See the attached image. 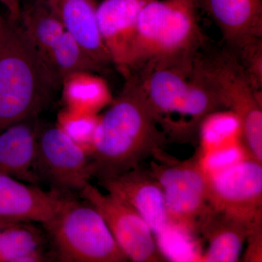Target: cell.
I'll list each match as a JSON object with an SVG mask.
<instances>
[{
	"label": "cell",
	"instance_id": "cell-18",
	"mask_svg": "<svg viewBox=\"0 0 262 262\" xmlns=\"http://www.w3.org/2000/svg\"><path fill=\"white\" fill-rule=\"evenodd\" d=\"M61 86L65 108L75 111L98 115L114 100L107 82L94 72H75L65 77Z\"/></svg>",
	"mask_w": 262,
	"mask_h": 262
},
{
	"label": "cell",
	"instance_id": "cell-22",
	"mask_svg": "<svg viewBox=\"0 0 262 262\" xmlns=\"http://www.w3.org/2000/svg\"><path fill=\"white\" fill-rule=\"evenodd\" d=\"M45 59L61 85L65 77L75 72H101L66 31L52 46Z\"/></svg>",
	"mask_w": 262,
	"mask_h": 262
},
{
	"label": "cell",
	"instance_id": "cell-23",
	"mask_svg": "<svg viewBox=\"0 0 262 262\" xmlns=\"http://www.w3.org/2000/svg\"><path fill=\"white\" fill-rule=\"evenodd\" d=\"M100 116L65 108L58 114L56 125L90 155Z\"/></svg>",
	"mask_w": 262,
	"mask_h": 262
},
{
	"label": "cell",
	"instance_id": "cell-1",
	"mask_svg": "<svg viewBox=\"0 0 262 262\" xmlns=\"http://www.w3.org/2000/svg\"><path fill=\"white\" fill-rule=\"evenodd\" d=\"M125 80L120 94L100 116L95 134L90 158L98 181L140 166L167 141L135 79Z\"/></svg>",
	"mask_w": 262,
	"mask_h": 262
},
{
	"label": "cell",
	"instance_id": "cell-5",
	"mask_svg": "<svg viewBox=\"0 0 262 262\" xmlns=\"http://www.w3.org/2000/svg\"><path fill=\"white\" fill-rule=\"evenodd\" d=\"M194 65L211 84L225 110L238 117L249 155L262 162V95L229 50L211 41L196 54Z\"/></svg>",
	"mask_w": 262,
	"mask_h": 262
},
{
	"label": "cell",
	"instance_id": "cell-2",
	"mask_svg": "<svg viewBox=\"0 0 262 262\" xmlns=\"http://www.w3.org/2000/svg\"><path fill=\"white\" fill-rule=\"evenodd\" d=\"M194 59L151 66L129 76L140 87L160 129L176 141L198 137L203 120L225 110Z\"/></svg>",
	"mask_w": 262,
	"mask_h": 262
},
{
	"label": "cell",
	"instance_id": "cell-12",
	"mask_svg": "<svg viewBox=\"0 0 262 262\" xmlns=\"http://www.w3.org/2000/svg\"><path fill=\"white\" fill-rule=\"evenodd\" d=\"M150 0H103L96 15L100 33L112 63L124 77L129 64L142 8Z\"/></svg>",
	"mask_w": 262,
	"mask_h": 262
},
{
	"label": "cell",
	"instance_id": "cell-13",
	"mask_svg": "<svg viewBox=\"0 0 262 262\" xmlns=\"http://www.w3.org/2000/svg\"><path fill=\"white\" fill-rule=\"evenodd\" d=\"M106 192L120 198L146 221L155 238L168 228L169 222L159 183L140 166L120 175L98 180Z\"/></svg>",
	"mask_w": 262,
	"mask_h": 262
},
{
	"label": "cell",
	"instance_id": "cell-4",
	"mask_svg": "<svg viewBox=\"0 0 262 262\" xmlns=\"http://www.w3.org/2000/svg\"><path fill=\"white\" fill-rule=\"evenodd\" d=\"M199 10L198 0L146 3L138 20L127 77L151 66L194 59L209 41L200 26Z\"/></svg>",
	"mask_w": 262,
	"mask_h": 262
},
{
	"label": "cell",
	"instance_id": "cell-20",
	"mask_svg": "<svg viewBox=\"0 0 262 262\" xmlns=\"http://www.w3.org/2000/svg\"><path fill=\"white\" fill-rule=\"evenodd\" d=\"M18 21L44 58L65 32L47 0H24Z\"/></svg>",
	"mask_w": 262,
	"mask_h": 262
},
{
	"label": "cell",
	"instance_id": "cell-9",
	"mask_svg": "<svg viewBox=\"0 0 262 262\" xmlns=\"http://www.w3.org/2000/svg\"><path fill=\"white\" fill-rule=\"evenodd\" d=\"M261 163L246 158L208 177L210 207L248 222L261 220Z\"/></svg>",
	"mask_w": 262,
	"mask_h": 262
},
{
	"label": "cell",
	"instance_id": "cell-24",
	"mask_svg": "<svg viewBox=\"0 0 262 262\" xmlns=\"http://www.w3.org/2000/svg\"><path fill=\"white\" fill-rule=\"evenodd\" d=\"M155 241L158 250L165 260L201 261L202 254L196 245V237L170 224Z\"/></svg>",
	"mask_w": 262,
	"mask_h": 262
},
{
	"label": "cell",
	"instance_id": "cell-26",
	"mask_svg": "<svg viewBox=\"0 0 262 262\" xmlns=\"http://www.w3.org/2000/svg\"><path fill=\"white\" fill-rule=\"evenodd\" d=\"M24 2V0H0V4L6 10L8 18L18 21Z\"/></svg>",
	"mask_w": 262,
	"mask_h": 262
},
{
	"label": "cell",
	"instance_id": "cell-27",
	"mask_svg": "<svg viewBox=\"0 0 262 262\" xmlns=\"http://www.w3.org/2000/svg\"><path fill=\"white\" fill-rule=\"evenodd\" d=\"M17 222H13V221L3 220V219L0 218V231L10 227V226L14 225Z\"/></svg>",
	"mask_w": 262,
	"mask_h": 262
},
{
	"label": "cell",
	"instance_id": "cell-17",
	"mask_svg": "<svg viewBox=\"0 0 262 262\" xmlns=\"http://www.w3.org/2000/svg\"><path fill=\"white\" fill-rule=\"evenodd\" d=\"M253 222L239 220L210 207L199 225V233L208 243L201 261L235 262L239 260L243 246L254 226Z\"/></svg>",
	"mask_w": 262,
	"mask_h": 262
},
{
	"label": "cell",
	"instance_id": "cell-11",
	"mask_svg": "<svg viewBox=\"0 0 262 262\" xmlns=\"http://www.w3.org/2000/svg\"><path fill=\"white\" fill-rule=\"evenodd\" d=\"M220 29L224 46L237 57L262 47V0H198Z\"/></svg>",
	"mask_w": 262,
	"mask_h": 262
},
{
	"label": "cell",
	"instance_id": "cell-16",
	"mask_svg": "<svg viewBox=\"0 0 262 262\" xmlns=\"http://www.w3.org/2000/svg\"><path fill=\"white\" fill-rule=\"evenodd\" d=\"M58 15L66 32L73 38L88 56L102 71L113 65L103 42L94 0H47Z\"/></svg>",
	"mask_w": 262,
	"mask_h": 262
},
{
	"label": "cell",
	"instance_id": "cell-14",
	"mask_svg": "<svg viewBox=\"0 0 262 262\" xmlns=\"http://www.w3.org/2000/svg\"><path fill=\"white\" fill-rule=\"evenodd\" d=\"M66 196L56 190L44 191L0 172V218L13 222H47Z\"/></svg>",
	"mask_w": 262,
	"mask_h": 262
},
{
	"label": "cell",
	"instance_id": "cell-8",
	"mask_svg": "<svg viewBox=\"0 0 262 262\" xmlns=\"http://www.w3.org/2000/svg\"><path fill=\"white\" fill-rule=\"evenodd\" d=\"M80 194L84 201L102 215L127 260L134 262L165 261L158 250L149 225L132 207L113 194L101 192L91 183Z\"/></svg>",
	"mask_w": 262,
	"mask_h": 262
},
{
	"label": "cell",
	"instance_id": "cell-10",
	"mask_svg": "<svg viewBox=\"0 0 262 262\" xmlns=\"http://www.w3.org/2000/svg\"><path fill=\"white\" fill-rule=\"evenodd\" d=\"M37 173L58 192H81L93 177L90 155L57 125L40 129Z\"/></svg>",
	"mask_w": 262,
	"mask_h": 262
},
{
	"label": "cell",
	"instance_id": "cell-15",
	"mask_svg": "<svg viewBox=\"0 0 262 262\" xmlns=\"http://www.w3.org/2000/svg\"><path fill=\"white\" fill-rule=\"evenodd\" d=\"M38 116L24 119L0 132V172L27 184L41 180L37 173Z\"/></svg>",
	"mask_w": 262,
	"mask_h": 262
},
{
	"label": "cell",
	"instance_id": "cell-7",
	"mask_svg": "<svg viewBox=\"0 0 262 262\" xmlns=\"http://www.w3.org/2000/svg\"><path fill=\"white\" fill-rule=\"evenodd\" d=\"M151 158L148 171L162 188L169 224L196 237L210 206L208 177L195 154L181 160L159 148Z\"/></svg>",
	"mask_w": 262,
	"mask_h": 262
},
{
	"label": "cell",
	"instance_id": "cell-6",
	"mask_svg": "<svg viewBox=\"0 0 262 262\" xmlns=\"http://www.w3.org/2000/svg\"><path fill=\"white\" fill-rule=\"evenodd\" d=\"M42 225L60 261H127L102 215L87 201L66 196L55 214Z\"/></svg>",
	"mask_w": 262,
	"mask_h": 262
},
{
	"label": "cell",
	"instance_id": "cell-19",
	"mask_svg": "<svg viewBox=\"0 0 262 262\" xmlns=\"http://www.w3.org/2000/svg\"><path fill=\"white\" fill-rule=\"evenodd\" d=\"M46 237L30 222H19L0 231V262L48 261Z\"/></svg>",
	"mask_w": 262,
	"mask_h": 262
},
{
	"label": "cell",
	"instance_id": "cell-3",
	"mask_svg": "<svg viewBox=\"0 0 262 262\" xmlns=\"http://www.w3.org/2000/svg\"><path fill=\"white\" fill-rule=\"evenodd\" d=\"M61 85L19 21L0 23V132L38 116Z\"/></svg>",
	"mask_w": 262,
	"mask_h": 262
},
{
	"label": "cell",
	"instance_id": "cell-25",
	"mask_svg": "<svg viewBox=\"0 0 262 262\" xmlns=\"http://www.w3.org/2000/svg\"><path fill=\"white\" fill-rule=\"evenodd\" d=\"M261 222L255 225L247 241L248 246L244 261H261Z\"/></svg>",
	"mask_w": 262,
	"mask_h": 262
},
{
	"label": "cell",
	"instance_id": "cell-28",
	"mask_svg": "<svg viewBox=\"0 0 262 262\" xmlns=\"http://www.w3.org/2000/svg\"><path fill=\"white\" fill-rule=\"evenodd\" d=\"M3 18H4V17H3V15H1V13H0V23H1L2 20H3Z\"/></svg>",
	"mask_w": 262,
	"mask_h": 262
},
{
	"label": "cell",
	"instance_id": "cell-21",
	"mask_svg": "<svg viewBox=\"0 0 262 262\" xmlns=\"http://www.w3.org/2000/svg\"><path fill=\"white\" fill-rule=\"evenodd\" d=\"M198 138V157L244 144L241 121L229 110H218L208 115L200 125Z\"/></svg>",
	"mask_w": 262,
	"mask_h": 262
}]
</instances>
